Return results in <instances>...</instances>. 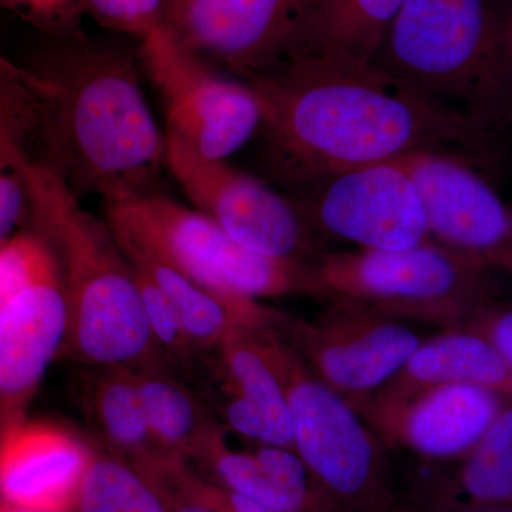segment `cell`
Segmentation results:
<instances>
[{"mask_svg": "<svg viewBox=\"0 0 512 512\" xmlns=\"http://www.w3.org/2000/svg\"><path fill=\"white\" fill-rule=\"evenodd\" d=\"M127 258L167 296L200 355L215 352L232 333L276 329L284 318L285 313L266 308L255 299L212 291L154 259L134 255Z\"/></svg>", "mask_w": 512, "mask_h": 512, "instance_id": "cell-19", "label": "cell"}, {"mask_svg": "<svg viewBox=\"0 0 512 512\" xmlns=\"http://www.w3.org/2000/svg\"><path fill=\"white\" fill-rule=\"evenodd\" d=\"M303 0H170L164 25L239 77L278 62Z\"/></svg>", "mask_w": 512, "mask_h": 512, "instance_id": "cell-14", "label": "cell"}, {"mask_svg": "<svg viewBox=\"0 0 512 512\" xmlns=\"http://www.w3.org/2000/svg\"><path fill=\"white\" fill-rule=\"evenodd\" d=\"M84 384V404L103 439L120 453L148 466H171L180 457L158 443L148 424L136 375L121 367L90 369Z\"/></svg>", "mask_w": 512, "mask_h": 512, "instance_id": "cell-21", "label": "cell"}, {"mask_svg": "<svg viewBox=\"0 0 512 512\" xmlns=\"http://www.w3.org/2000/svg\"><path fill=\"white\" fill-rule=\"evenodd\" d=\"M167 141V170L191 207L256 254L311 265L315 229L298 202L288 200L227 160H207L174 138Z\"/></svg>", "mask_w": 512, "mask_h": 512, "instance_id": "cell-9", "label": "cell"}, {"mask_svg": "<svg viewBox=\"0 0 512 512\" xmlns=\"http://www.w3.org/2000/svg\"><path fill=\"white\" fill-rule=\"evenodd\" d=\"M258 99L264 160L276 180L311 185L416 151L485 164L501 137L444 109L375 62L309 57L241 76Z\"/></svg>", "mask_w": 512, "mask_h": 512, "instance_id": "cell-1", "label": "cell"}, {"mask_svg": "<svg viewBox=\"0 0 512 512\" xmlns=\"http://www.w3.org/2000/svg\"><path fill=\"white\" fill-rule=\"evenodd\" d=\"M453 383L512 392V366L484 336L447 330L424 338L392 382L365 403L393 402L430 387Z\"/></svg>", "mask_w": 512, "mask_h": 512, "instance_id": "cell-18", "label": "cell"}, {"mask_svg": "<svg viewBox=\"0 0 512 512\" xmlns=\"http://www.w3.org/2000/svg\"><path fill=\"white\" fill-rule=\"evenodd\" d=\"M28 187L30 227L45 235L62 266L69 309L64 348L90 369L171 366L151 336L136 272L107 221L35 158Z\"/></svg>", "mask_w": 512, "mask_h": 512, "instance_id": "cell-3", "label": "cell"}, {"mask_svg": "<svg viewBox=\"0 0 512 512\" xmlns=\"http://www.w3.org/2000/svg\"><path fill=\"white\" fill-rule=\"evenodd\" d=\"M264 339L288 396L293 450L330 490L348 497L362 493L382 437L352 403L306 369L275 329L266 330Z\"/></svg>", "mask_w": 512, "mask_h": 512, "instance_id": "cell-10", "label": "cell"}, {"mask_svg": "<svg viewBox=\"0 0 512 512\" xmlns=\"http://www.w3.org/2000/svg\"><path fill=\"white\" fill-rule=\"evenodd\" d=\"M137 53L160 100L165 136L207 160H227L258 133L261 107L251 87L222 76L167 26L141 39Z\"/></svg>", "mask_w": 512, "mask_h": 512, "instance_id": "cell-7", "label": "cell"}, {"mask_svg": "<svg viewBox=\"0 0 512 512\" xmlns=\"http://www.w3.org/2000/svg\"><path fill=\"white\" fill-rule=\"evenodd\" d=\"M103 204L104 220L127 255L154 259L212 291L255 301L325 298L313 266L256 254L207 215L164 192Z\"/></svg>", "mask_w": 512, "mask_h": 512, "instance_id": "cell-5", "label": "cell"}, {"mask_svg": "<svg viewBox=\"0 0 512 512\" xmlns=\"http://www.w3.org/2000/svg\"><path fill=\"white\" fill-rule=\"evenodd\" d=\"M357 410L382 439L433 458L473 450L501 413L494 390L467 383L441 384L393 402H367Z\"/></svg>", "mask_w": 512, "mask_h": 512, "instance_id": "cell-15", "label": "cell"}, {"mask_svg": "<svg viewBox=\"0 0 512 512\" xmlns=\"http://www.w3.org/2000/svg\"><path fill=\"white\" fill-rule=\"evenodd\" d=\"M67 332L59 262L0 308V434L28 417L47 369L66 346Z\"/></svg>", "mask_w": 512, "mask_h": 512, "instance_id": "cell-13", "label": "cell"}, {"mask_svg": "<svg viewBox=\"0 0 512 512\" xmlns=\"http://www.w3.org/2000/svg\"><path fill=\"white\" fill-rule=\"evenodd\" d=\"M133 269L136 272L148 329L158 349L171 366L192 370L200 353L188 339L177 312L174 311L167 296L154 284L153 279L146 272L136 266H133Z\"/></svg>", "mask_w": 512, "mask_h": 512, "instance_id": "cell-27", "label": "cell"}, {"mask_svg": "<svg viewBox=\"0 0 512 512\" xmlns=\"http://www.w3.org/2000/svg\"><path fill=\"white\" fill-rule=\"evenodd\" d=\"M76 503L80 512H168L146 478L113 457L94 456Z\"/></svg>", "mask_w": 512, "mask_h": 512, "instance_id": "cell-24", "label": "cell"}, {"mask_svg": "<svg viewBox=\"0 0 512 512\" xmlns=\"http://www.w3.org/2000/svg\"><path fill=\"white\" fill-rule=\"evenodd\" d=\"M0 512H46V511L25 510V508L10 507V508H6V510H2Z\"/></svg>", "mask_w": 512, "mask_h": 512, "instance_id": "cell-34", "label": "cell"}, {"mask_svg": "<svg viewBox=\"0 0 512 512\" xmlns=\"http://www.w3.org/2000/svg\"><path fill=\"white\" fill-rule=\"evenodd\" d=\"M170 0H82L83 13L120 35L144 39L165 23Z\"/></svg>", "mask_w": 512, "mask_h": 512, "instance_id": "cell-28", "label": "cell"}, {"mask_svg": "<svg viewBox=\"0 0 512 512\" xmlns=\"http://www.w3.org/2000/svg\"><path fill=\"white\" fill-rule=\"evenodd\" d=\"M373 62L498 137L512 126V64L485 0H406Z\"/></svg>", "mask_w": 512, "mask_h": 512, "instance_id": "cell-4", "label": "cell"}, {"mask_svg": "<svg viewBox=\"0 0 512 512\" xmlns=\"http://www.w3.org/2000/svg\"><path fill=\"white\" fill-rule=\"evenodd\" d=\"M94 454L49 421H18L0 434V495L12 507L59 512L76 501Z\"/></svg>", "mask_w": 512, "mask_h": 512, "instance_id": "cell-16", "label": "cell"}, {"mask_svg": "<svg viewBox=\"0 0 512 512\" xmlns=\"http://www.w3.org/2000/svg\"><path fill=\"white\" fill-rule=\"evenodd\" d=\"M0 9L18 13L50 35L80 30L84 15L82 0H0Z\"/></svg>", "mask_w": 512, "mask_h": 512, "instance_id": "cell-29", "label": "cell"}, {"mask_svg": "<svg viewBox=\"0 0 512 512\" xmlns=\"http://www.w3.org/2000/svg\"><path fill=\"white\" fill-rule=\"evenodd\" d=\"M463 481L468 493L478 500L512 498V407L498 414L473 448Z\"/></svg>", "mask_w": 512, "mask_h": 512, "instance_id": "cell-25", "label": "cell"}, {"mask_svg": "<svg viewBox=\"0 0 512 512\" xmlns=\"http://www.w3.org/2000/svg\"><path fill=\"white\" fill-rule=\"evenodd\" d=\"M399 161L419 185L430 238L512 275V207L476 164L447 151H416Z\"/></svg>", "mask_w": 512, "mask_h": 512, "instance_id": "cell-12", "label": "cell"}, {"mask_svg": "<svg viewBox=\"0 0 512 512\" xmlns=\"http://www.w3.org/2000/svg\"><path fill=\"white\" fill-rule=\"evenodd\" d=\"M404 2L339 0L299 59L333 56L373 62Z\"/></svg>", "mask_w": 512, "mask_h": 512, "instance_id": "cell-23", "label": "cell"}, {"mask_svg": "<svg viewBox=\"0 0 512 512\" xmlns=\"http://www.w3.org/2000/svg\"><path fill=\"white\" fill-rule=\"evenodd\" d=\"M134 375L151 431L168 453L204 457L227 433L200 397L173 375L171 366L148 367Z\"/></svg>", "mask_w": 512, "mask_h": 512, "instance_id": "cell-22", "label": "cell"}, {"mask_svg": "<svg viewBox=\"0 0 512 512\" xmlns=\"http://www.w3.org/2000/svg\"><path fill=\"white\" fill-rule=\"evenodd\" d=\"M225 510L227 512H275L271 508L265 507V505L256 503L254 500L232 493L228 490V495H225Z\"/></svg>", "mask_w": 512, "mask_h": 512, "instance_id": "cell-32", "label": "cell"}, {"mask_svg": "<svg viewBox=\"0 0 512 512\" xmlns=\"http://www.w3.org/2000/svg\"><path fill=\"white\" fill-rule=\"evenodd\" d=\"M487 339L494 343L495 348L500 350L512 366V309L497 316Z\"/></svg>", "mask_w": 512, "mask_h": 512, "instance_id": "cell-30", "label": "cell"}, {"mask_svg": "<svg viewBox=\"0 0 512 512\" xmlns=\"http://www.w3.org/2000/svg\"><path fill=\"white\" fill-rule=\"evenodd\" d=\"M37 57L50 84L40 97L35 160L82 200L156 194L167 171V141L143 87L137 50L82 29Z\"/></svg>", "mask_w": 512, "mask_h": 512, "instance_id": "cell-2", "label": "cell"}, {"mask_svg": "<svg viewBox=\"0 0 512 512\" xmlns=\"http://www.w3.org/2000/svg\"><path fill=\"white\" fill-rule=\"evenodd\" d=\"M174 512H215L210 510V508L205 507V505L201 504H184L180 505Z\"/></svg>", "mask_w": 512, "mask_h": 512, "instance_id": "cell-33", "label": "cell"}, {"mask_svg": "<svg viewBox=\"0 0 512 512\" xmlns=\"http://www.w3.org/2000/svg\"><path fill=\"white\" fill-rule=\"evenodd\" d=\"M239 330L215 350L222 376L220 416L225 430L265 446L293 448L288 396L264 333Z\"/></svg>", "mask_w": 512, "mask_h": 512, "instance_id": "cell-17", "label": "cell"}, {"mask_svg": "<svg viewBox=\"0 0 512 512\" xmlns=\"http://www.w3.org/2000/svg\"><path fill=\"white\" fill-rule=\"evenodd\" d=\"M329 301L315 318L284 315L276 332L313 376L359 407L392 382L424 336L407 320L345 299Z\"/></svg>", "mask_w": 512, "mask_h": 512, "instance_id": "cell-8", "label": "cell"}, {"mask_svg": "<svg viewBox=\"0 0 512 512\" xmlns=\"http://www.w3.org/2000/svg\"><path fill=\"white\" fill-rule=\"evenodd\" d=\"M42 94L0 73V247L29 221L28 167L35 154Z\"/></svg>", "mask_w": 512, "mask_h": 512, "instance_id": "cell-20", "label": "cell"}, {"mask_svg": "<svg viewBox=\"0 0 512 512\" xmlns=\"http://www.w3.org/2000/svg\"><path fill=\"white\" fill-rule=\"evenodd\" d=\"M326 299H345L407 322L451 325L490 291L488 268L427 239L394 251L320 255L313 264Z\"/></svg>", "mask_w": 512, "mask_h": 512, "instance_id": "cell-6", "label": "cell"}, {"mask_svg": "<svg viewBox=\"0 0 512 512\" xmlns=\"http://www.w3.org/2000/svg\"><path fill=\"white\" fill-rule=\"evenodd\" d=\"M59 264L55 249L35 228L19 231L0 247V308Z\"/></svg>", "mask_w": 512, "mask_h": 512, "instance_id": "cell-26", "label": "cell"}, {"mask_svg": "<svg viewBox=\"0 0 512 512\" xmlns=\"http://www.w3.org/2000/svg\"><path fill=\"white\" fill-rule=\"evenodd\" d=\"M0 73L10 74V76L25 80V82L32 84L37 92L43 94V96H47L50 92L49 83H47L45 79H40V77L36 76L28 67L20 66V64L13 62V60H10L9 57L3 55V53H0Z\"/></svg>", "mask_w": 512, "mask_h": 512, "instance_id": "cell-31", "label": "cell"}, {"mask_svg": "<svg viewBox=\"0 0 512 512\" xmlns=\"http://www.w3.org/2000/svg\"><path fill=\"white\" fill-rule=\"evenodd\" d=\"M306 192L298 205L313 229L359 249L394 251L430 239L423 195L399 160L326 178Z\"/></svg>", "mask_w": 512, "mask_h": 512, "instance_id": "cell-11", "label": "cell"}]
</instances>
